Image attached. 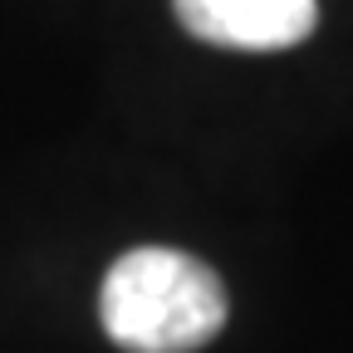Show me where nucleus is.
<instances>
[{
  "mask_svg": "<svg viewBox=\"0 0 353 353\" xmlns=\"http://www.w3.org/2000/svg\"><path fill=\"white\" fill-rule=\"evenodd\" d=\"M187 34L221 44V50H290L314 34L319 6L314 0H172Z\"/></svg>",
  "mask_w": 353,
  "mask_h": 353,
  "instance_id": "2",
  "label": "nucleus"
},
{
  "mask_svg": "<svg viewBox=\"0 0 353 353\" xmlns=\"http://www.w3.org/2000/svg\"><path fill=\"white\" fill-rule=\"evenodd\" d=\"M99 319L128 353H192L226 324V285L187 250L138 245L108 265Z\"/></svg>",
  "mask_w": 353,
  "mask_h": 353,
  "instance_id": "1",
  "label": "nucleus"
}]
</instances>
